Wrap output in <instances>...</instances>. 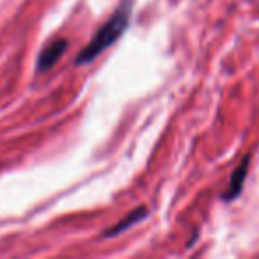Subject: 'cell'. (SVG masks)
I'll list each match as a JSON object with an SVG mask.
<instances>
[{
  "instance_id": "cell-1",
  "label": "cell",
  "mask_w": 259,
  "mask_h": 259,
  "mask_svg": "<svg viewBox=\"0 0 259 259\" xmlns=\"http://www.w3.org/2000/svg\"><path fill=\"white\" fill-rule=\"evenodd\" d=\"M130 16H132V4H130V2H122L114 11V15L108 18V22L98 29L94 37L89 41V45L76 55L75 64L80 66V64H87V62L94 61V59L100 54H103L112 43H115V41L121 37V34L124 32L126 27H128Z\"/></svg>"
},
{
  "instance_id": "cell-2",
  "label": "cell",
  "mask_w": 259,
  "mask_h": 259,
  "mask_svg": "<svg viewBox=\"0 0 259 259\" xmlns=\"http://www.w3.org/2000/svg\"><path fill=\"white\" fill-rule=\"evenodd\" d=\"M66 48H68V39L66 37H57L52 43H48V47L41 52L39 59H37V73H47L64 55Z\"/></svg>"
},
{
  "instance_id": "cell-3",
  "label": "cell",
  "mask_w": 259,
  "mask_h": 259,
  "mask_svg": "<svg viewBox=\"0 0 259 259\" xmlns=\"http://www.w3.org/2000/svg\"><path fill=\"white\" fill-rule=\"evenodd\" d=\"M248 165H250V156H245L243 162L238 165V169L233 172L231 176V181L227 185V190L222 194V199L224 201H233L234 197H238L243 188V183H245V178H247V170H248Z\"/></svg>"
},
{
  "instance_id": "cell-4",
  "label": "cell",
  "mask_w": 259,
  "mask_h": 259,
  "mask_svg": "<svg viewBox=\"0 0 259 259\" xmlns=\"http://www.w3.org/2000/svg\"><path fill=\"white\" fill-rule=\"evenodd\" d=\"M146 215H148V208L141 206V208L134 209V211H130L128 215H126L124 219L117 224V226H114V227H110V229L105 231L103 236H117V234H121L122 231H126L128 227H132L134 224H137L139 220H142Z\"/></svg>"
}]
</instances>
